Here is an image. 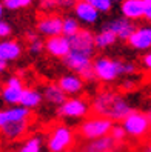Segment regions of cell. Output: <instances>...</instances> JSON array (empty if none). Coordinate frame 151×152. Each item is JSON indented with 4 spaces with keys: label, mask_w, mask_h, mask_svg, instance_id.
I'll list each match as a JSON object with an SVG mask.
<instances>
[{
    "label": "cell",
    "mask_w": 151,
    "mask_h": 152,
    "mask_svg": "<svg viewBox=\"0 0 151 152\" xmlns=\"http://www.w3.org/2000/svg\"><path fill=\"white\" fill-rule=\"evenodd\" d=\"M94 40H96V49H106V48H111L113 45H116L119 39L111 29L103 26L99 32H96Z\"/></svg>",
    "instance_id": "cell-23"
},
{
    "label": "cell",
    "mask_w": 151,
    "mask_h": 152,
    "mask_svg": "<svg viewBox=\"0 0 151 152\" xmlns=\"http://www.w3.org/2000/svg\"><path fill=\"white\" fill-rule=\"evenodd\" d=\"M3 12H5V6L2 3V0H0V20H2V17H3Z\"/></svg>",
    "instance_id": "cell-37"
},
{
    "label": "cell",
    "mask_w": 151,
    "mask_h": 152,
    "mask_svg": "<svg viewBox=\"0 0 151 152\" xmlns=\"http://www.w3.org/2000/svg\"><path fill=\"white\" fill-rule=\"evenodd\" d=\"M120 14L133 22L144 19V0H122Z\"/></svg>",
    "instance_id": "cell-20"
},
{
    "label": "cell",
    "mask_w": 151,
    "mask_h": 152,
    "mask_svg": "<svg viewBox=\"0 0 151 152\" xmlns=\"http://www.w3.org/2000/svg\"><path fill=\"white\" fill-rule=\"evenodd\" d=\"M73 12H74L76 19L80 23H85V25H94V23L99 22V17H100V12L97 11L90 2H86V0L74 3Z\"/></svg>",
    "instance_id": "cell-17"
},
{
    "label": "cell",
    "mask_w": 151,
    "mask_h": 152,
    "mask_svg": "<svg viewBox=\"0 0 151 152\" xmlns=\"http://www.w3.org/2000/svg\"><path fill=\"white\" fill-rule=\"evenodd\" d=\"M74 143H76V132L65 123H57L48 131L46 135L48 152H66L73 149Z\"/></svg>",
    "instance_id": "cell-3"
},
{
    "label": "cell",
    "mask_w": 151,
    "mask_h": 152,
    "mask_svg": "<svg viewBox=\"0 0 151 152\" xmlns=\"http://www.w3.org/2000/svg\"><path fill=\"white\" fill-rule=\"evenodd\" d=\"M114 126V121L100 117V115H88L86 118L82 120V123L79 124V137L82 140H94V138H100L105 135H110L111 129Z\"/></svg>",
    "instance_id": "cell-4"
},
{
    "label": "cell",
    "mask_w": 151,
    "mask_h": 152,
    "mask_svg": "<svg viewBox=\"0 0 151 152\" xmlns=\"http://www.w3.org/2000/svg\"><path fill=\"white\" fill-rule=\"evenodd\" d=\"M23 89H25V85L22 82V78L17 77V75H11L5 82L3 88L0 89V98H2V102L6 103L8 106L20 104Z\"/></svg>",
    "instance_id": "cell-8"
},
{
    "label": "cell",
    "mask_w": 151,
    "mask_h": 152,
    "mask_svg": "<svg viewBox=\"0 0 151 152\" xmlns=\"http://www.w3.org/2000/svg\"><path fill=\"white\" fill-rule=\"evenodd\" d=\"M140 63H142V68H144L147 72L151 74V51L145 52L144 56H142V60H140Z\"/></svg>",
    "instance_id": "cell-33"
},
{
    "label": "cell",
    "mask_w": 151,
    "mask_h": 152,
    "mask_svg": "<svg viewBox=\"0 0 151 152\" xmlns=\"http://www.w3.org/2000/svg\"><path fill=\"white\" fill-rule=\"evenodd\" d=\"M62 60H63V65L71 72L79 74L85 82H94L96 80L94 69H93V56L71 49L69 54Z\"/></svg>",
    "instance_id": "cell-7"
},
{
    "label": "cell",
    "mask_w": 151,
    "mask_h": 152,
    "mask_svg": "<svg viewBox=\"0 0 151 152\" xmlns=\"http://www.w3.org/2000/svg\"><path fill=\"white\" fill-rule=\"evenodd\" d=\"M93 69L96 80L100 83H113L122 75H136L137 65L128 60L113 58L106 56H99L93 60Z\"/></svg>",
    "instance_id": "cell-2"
},
{
    "label": "cell",
    "mask_w": 151,
    "mask_h": 152,
    "mask_svg": "<svg viewBox=\"0 0 151 152\" xmlns=\"http://www.w3.org/2000/svg\"><path fill=\"white\" fill-rule=\"evenodd\" d=\"M28 129H29V120H23V121H14V123L6 124V126L0 129V134H2V137L5 140L15 141L25 137Z\"/></svg>",
    "instance_id": "cell-18"
},
{
    "label": "cell",
    "mask_w": 151,
    "mask_h": 152,
    "mask_svg": "<svg viewBox=\"0 0 151 152\" xmlns=\"http://www.w3.org/2000/svg\"><path fill=\"white\" fill-rule=\"evenodd\" d=\"M43 102V94L40 91L34 88H25L23 89V94L20 98V106L23 108H28V109H35L39 108Z\"/></svg>",
    "instance_id": "cell-22"
},
{
    "label": "cell",
    "mask_w": 151,
    "mask_h": 152,
    "mask_svg": "<svg viewBox=\"0 0 151 152\" xmlns=\"http://www.w3.org/2000/svg\"><path fill=\"white\" fill-rule=\"evenodd\" d=\"M144 19L151 22V0H144Z\"/></svg>",
    "instance_id": "cell-34"
},
{
    "label": "cell",
    "mask_w": 151,
    "mask_h": 152,
    "mask_svg": "<svg viewBox=\"0 0 151 152\" xmlns=\"http://www.w3.org/2000/svg\"><path fill=\"white\" fill-rule=\"evenodd\" d=\"M133 111L131 103L120 92L113 89H102L91 98V112L110 118L114 123H122Z\"/></svg>",
    "instance_id": "cell-1"
},
{
    "label": "cell",
    "mask_w": 151,
    "mask_h": 152,
    "mask_svg": "<svg viewBox=\"0 0 151 152\" xmlns=\"http://www.w3.org/2000/svg\"><path fill=\"white\" fill-rule=\"evenodd\" d=\"M142 152H151V141H148L147 145L144 146V149H142Z\"/></svg>",
    "instance_id": "cell-36"
},
{
    "label": "cell",
    "mask_w": 151,
    "mask_h": 152,
    "mask_svg": "<svg viewBox=\"0 0 151 152\" xmlns=\"http://www.w3.org/2000/svg\"><path fill=\"white\" fill-rule=\"evenodd\" d=\"M31 118V109L23 108L20 104L15 106H8L5 109H0V129L3 126L14 121H23Z\"/></svg>",
    "instance_id": "cell-16"
},
{
    "label": "cell",
    "mask_w": 151,
    "mask_h": 152,
    "mask_svg": "<svg viewBox=\"0 0 151 152\" xmlns=\"http://www.w3.org/2000/svg\"><path fill=\"white\" fill-rule=\"evenodd\" d=\"M35 29L43 37H54V35H60L63 31V17L59 14L49 12L46 15H42L35 23Z\"/></svg>",
    "instance_id": "cell-9"
},
{
    "label": "cell",
    "mask_w": 151,
    "mask_h": 152,
    "mask_svg": "<svg viewBox=\"0 0 151 152\" xmlns=\"http://www.w3.org/2000/svg\"><path fill=\"white\" fill-rule=\"evenodd\" d=\"M2 3L5 6V10L10 11H19V10H25V8H29L34 0H2Z\"/></svg>",
    "instance_id": "cell-28"
},
{
    "label": "cell",
    "mask_w": 151,
    "mask_h": 152,
    "mask_svg": "<svg viewBox=\"0 0 151 152\" xmlns=\"http://www.w3.org/2000/svg\"><path fill=\"white\" fill-rule=\"evenodd\" d=\"M42 94H43V102H46L51 106H57V108L68 98V95L59 86V83H48L43 88Z\"/></svg>",
    "instance_id": "cell-21"
},
{
    "label": "cell",
    "mask_w": 151,
    "mask_h": 152,
    "mask_svg": "<svg viewBox=\"0 0 151 152\" xmlns=\"http://www.w3.org/2000/svg\"><path fill=\"white\" fill-rule=\"evenodd\" d=\"M113 3H119V2H122V0H111Z\"/></svg>",
    "instance_id": "cell-41"
},
{
    "label": "cell",
    "mask_w": 151,
    "mask_h": 152,
    "mask_svg": "<svg viewBox=\"0 0 151 152\" xmlns=\"http://www.w3.org/2000/svg\"><path fill=\"white\" fill-rule=\"evenodd\" d=\"M59 86L65 91L66 95L69 97H74V95H80L85 89V80L76 74V72H68L63 74L59 80H57Z\"/></svg>",
    "instance_id": "cell-15"
},
{
    "label": "cell",
    "mask_w": 151,
    "mask_h": 152,
    "mask_svg": "<svg viewBox=\"0 0 151 152\" xmlns=\"http://www.w3.org/2000/svg\"><path fill=\"white\" fill-rule=\"evenodd\" d=\"M133 77H134V75L127 77V78L120 83V89H122V91H133V89L137 88V80H134Z\"/></svg>",
    "instance_id": "cell-31"
},
{
    "label": "cell",
    "mask_w": 151,
    "mask_h": 152,
    "mask_svg": "<svg viewBox=\"0 0 151 152\" xmlns=\"http://www.w3.org/2000/svg\"><path fill=\"white\" fill-rule=\"evenodd\" d=\"M94 32L90 29L82 28L76 35L69 37L71 42V49L79 51V52H85V54L94 56V49H96V40H94Z\"/></svg>",
    "instance_id": "cell-11"
},
{
    "label": "cell",
    "mask_w": 151,
    "mask_h": 152,
    "mask_svg": "<svg viewBox=\"0 0 151 152\" xmlns=\"http://www.w3.org/2000/svg\"><path fill=\"white\" fill-rule=\"evenodd\" d=\"M80 22H79L76 17H65L63 19V31L62 34L66 35V37H73L79 31H80Z\"/></svg>",
    "instance_id": "cell-27"
},
{
    "label": "cell",
    "mask_w": 151,
    "mask_h": 152,
    "mask_svg": "<svg viewBox=\"0 0 151 152\" xmlns=\"http://www.w3.org/2000/svg\"><path fill=\"white\" fill-rule=\"evenodd\" d=\"M120 143H117L111 135H105L94 140H83L79 151L80 152H117Z\"/></svg>",
    "instance_id": "cell-10"
},
{
    "label": "cell",
    "mask_w": 151,
    "mask_h": 152,
    "mask_svg": "<svg viewBox=\"0 0 151 152\" xmlns=\"http://www.w3.org/2000/svg\"><path fill=\"white\" fill-rule=\"evenodd\" d=\"M73 3H77V2H83V0H71Z\"/></svg>",
    "instance_id": "cell-40"
},
{
    "label": "cell",
    "mask_w": 151,
    "mask_h": 152,
    "mask_svg": "<svg viewBox=\"0 0 151 152\" xmlns=\"http://www.w3.org/2000/svg\"><path fill=\"white\" fill-rule=\"evenodd\" d=\"M23 52V46L17 40H0V60L6 61H14L17 60Z\"/></svg>",
    "instance_id": "cell-19"
},
{
    "label": "cell",
    "mask_w": 151,
    "mask_h": 152,
    "mask_svg": "<svg viewBox=\"0 0 151 152\" xmlns=\"http://www.w3.org/2000/svg\"><path fill=\"white\" fill-rule=\"evenodd\" d=\"M13 32L11 25L5 22V20H0V39H8Z\"/></svg>",
    "instance_id": "cell-32"
},
{
    "label": "cell",
    "mask_w": 151,
    "mask_h": 152,
    "mask_svg": "<svg viewBox=\"0 0 151 152\" xmlns=\"http://www.w3.org/2000/svg\"><path fill=\"white\" fill-rule=\"evenodd\" d=\"M128 45L136 51H151V25L136 26L128 39Z\"/></svg>",
    "instance_id": "cell-13"
},
{
    "label": "cell",
    "mask_w": 151,
    "mask_h": 152,
    "mask_svg": "<svg viewBox=\"0 0 151 152\" xmlns=\"http://www.w3.org/2000/svg\"><path fill=\"white\" fill-rule=\"evenodd\" d=\"M105 28L111 29L114 34L117 35V39L122 42H128V39L131 37V34L134 32L136 25L133 20L127 19V17H116V19H111L108 23L105 25Z\"/></svg>",
    "instance_id": "cell-14"
},
{
    "label": "cell",
    "mask_w": 151,
    "mask_h": 152,
    "mask_svg": "<svg viewBox=\"0 0 151 152\" xmlns=\"http://www.w3.org/2000/svg\"><path fill=\"white\" fill-rule=\"evenodd\" d=\"M122 126L125 128L128 137L133 140L142 141L151 137V121L148 118L147 112L134 109L122 121Z\"/></svg>",
    "instance_id": "cell-6"
},
{
    "label": "cell",
    "mask_w": 151,
    "mask_h": 152,
    "mask_svg": "<svg viewBox=\"0 0 151 152\" xmlns=\"http://www.w3.org/2000/svg\"><path fill=\"white\" fill-rule=\"evenodd\" d=\"M39 6L43 11H54L57 8H63V10H68V8H73L74 3L71 0H39Z\"/></svg>",
    "instance_id": "cell-26"
},
{
    "label": "cell",
    "mask_w": 151,
    "mask_h": 152,
    "mask_svg": "<svg viewBox=\"0 0 151 152\" xmlns=\"http://www.w3.org/2000/svg\"><path fill=\"white\" fill-rule=\"evenodd\" d=\"M6 68H8V63H6V61H3V60H0V75H2L5 71H6Z\"/></svg>",
    "instance_id": "cell-35"
},
{
    "label": "cell",
    "mask_w": 151,
    "mask_h": 152,
    "mask_svg": "<svg viewBox=\"0 0 151 152\" xmlns=\"http://www.w3.org/2000/svg\"><path fill=\"white\" fill-rule=\"evenodd\" d=\"M110 135L116 140L117 143H120V145H123V141L127 140V137H128V134H127V131H125V128L122 126V124H116L114 123V126H113V129H111V134Z\"/></svg>",
    "instance_id": "cell-30"
},
{
    "label": "cell",
    "mask_w": 151,
    "mask_h": 152,
    "mask_svg": "<svg viewBox=\"0 0 151 152\" xmlns=\"http://www.w3.org/2000/svg\"><path fill=\"white\" fill-rule=\"evenodd\" d=\"M45 51L54 58H65L71 52V42L69 37L60 34L54 37H48L45 40Z\"/></svg>",
    "instance_id": "cell-12"
},
{
    "label": "cell",
    "mask_w": 151,
    "mask_h": 152,
    "mask_svg": "<svg viewBox=\"0 0 151 152\" xmlns=\"http://www.w3.org/2000/svg\"><path fill=\"white\" fill-rule=\"evenodd\" d=\"M86 2H90L100 14L110 12V11L113 10V5H114L111 0H86Z\"/></svg>",
    "instance_id": "cell-29"
},
{
    "label": "cell",
    "mask_w": 151,
    "mask_h": 152,
    "mask_svg": "<svg viewBox=\"0 0 151 152\" xmlns=\"http://www.w3.org/2000/svg\"><path fill=\"white\" fill-rule=\"evenodd\" d=\"M66 152H80V151H76V149H69V151H66Z\"/></svg>",
    "instance_id": "cell-39"
},
{
    "label": "cell",
    "mask_w": 151,
    "mask_h": 152,
    "mask_svg": "<svg viewBox=\"0 0 151 152\" xmlns=\"http://www.w3.org/2000/svg\"><path fill=\"white\" fill-rule=\"evenodd\" d=\"M26 40H28V51L31 56H39L45 51V42L39 37V32H28Z\"/></svg>",
    "instance_id": "cell-24"
},
{
    "label": "cell",
    "mask_w": 151,
    "mask_h": 152,
    "mask_svg": "<svg viewBox=\"0 0 151 152\" xmlns=\"http://www.w3.org/2000/svg\"><path fill=\"white\" fill-rule=\"evenodd\" d=\"M42 148H43V138L40 135H31L22 143L19 152H42Z\"/></svg>",
    "instance_id": "cell-25"
},
{
    "label": "cell",
    "mask_w": 151,
    "mask_h": 152,
    "mask_svg": "<svg viewBox=\"0 0 151 152\" xmlns=\"http://www.w3.org/2000/svg\"><path fill=\"white\" fill-rule=\"evenodd\" d=\"M91 112V102L83 95L68 97L57 108V115L65 120H83Z\"/></svg>",
    "instance_id": "cell-5"
},
{
    "label": "cell",
    "mask_w": 151,
    "mask_h": 152,
    "mask_svg": "<svg viewBox=\"0 0 151 152\" xmlns=\"http://www.w3.org/2000/svg\"><path fill=\"white\" fill-rule=\"evenodd\" d=\"M145 112H147V115H148V118H150V121H151V106H150V108H148V109H147Z\"/></svg>",
    "instance_id": "cell-38"
}]
</instances>
